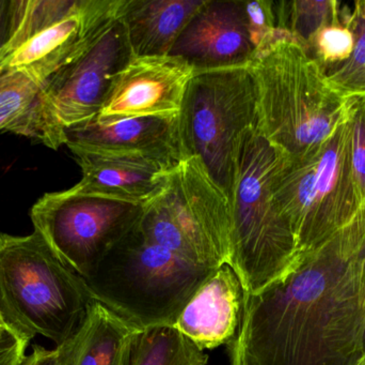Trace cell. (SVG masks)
I'll return each instance as SVG.
<instances>
[{"label": "cell", "mask_w": 365, "mask_h": 365, "mask_svg": "<svg viewBox=\"0 0 365 365\" xmlns=\"http://www.w3.org/2000/svg\"><path fill=\"white\" fill-rule=\"evenodd\" d=\"M365 201L278 280L245 294L230 365H351L364 353Z\"/></svg>", "instance_id": "1"}, {"label": "cell", "mask_w": 365, "mask_h": 365, "mask_svg": "<svg viewBox=\"0 0 365 365\" xmlns=\"http://www.w3.org/2000/svg\"><path fill=\"white\" fill-rule=\"evenodd\" d=\"M257 128L283 156L306 154L355 113L357 98L334 87L325 69L289 34L255 54Z\"/></svg>", "instance_id": "2"}, {"label": "cell", "mask_w": 365, "mask_h": 365, "mask_svg": "<svg viewBox=\"0 0 365 365\" xmlns=\"http://www.w3.org/2000/svg\"><path fill=\"white\" fill-rule=\"evenodd\" d=\"M94 301L85 279L68 268L38 231L0 233V319L14 336L70 340Z\"/></svg>", "instance_id": "3"}, {"label": "cell", "mask_w": 365, "mask_h": 365, "mask_svg": "<svg viewBox=\"0 0 365 365\" xmlns=\"http://www.w3.org/2000/svg\"><path fill=\"white\" fill-rule=\"evenodd\" d=\"M216 270L151 241L137 223L85 281L94 301L143 331L173 327Z\"/></svg>", "instance_id": "4"}, {"label": "cell", "mask_w": 365, "mask_h": 365, "mask_svg": "<svg viewBox=\"0 0 365 365\" xmlns=\"http://www.w3.org/2000/svg\"><path fill=\"white\" fill-rule=\"evenodd\" d=\"M281 156L257 126L247 129L238 141L227 265L245 294L257 293L278 280L299 257L293 233L272 201V176Z\"/></svg>", "instance_id": "5"}, {"label": "cell", "mask_w": 365, "mask_h": 365, "mask_svg": "<svg viewBox=\"0 0 365 365\" xmlns=\"http://www.w3.org/2000/svg\"><path fill=\"white\" fill-rule=\"evenodd\" d=\"M353 118L306 154H282L272 176V201L289 224L299 255L327 241L364 204L354 176Z\"/></svg>", "instance_id": "6"}, {"label": "cell", "mask_w": 365, "mask_h": 365, "mask_svg": "<svg viewBox=\"0 0 365 365\" xmlns=\"http://www.w3.org/2000/svg\"><path fill=\"white\" fill-rule=\"evenodd\" d=\"M143 235L200 266L218 268L231 252V204L197 156L170 171L160 194L143 205Z\"/></svg>", "instance_id": "7"}, {"label": "cell", "mask_w": 365, "mask_h": 365, "mask_svg": "<svg viewBox=\"0 0 365 365\" xmlns=\"http://www.w3.org/2000/svg\"><path fill=\"white\" fill-rule=\"evenodd\" d=\"M180 120L185 158H199L231 201L238 141L257 122V90L249 64L195 71Z\"/></svg>", "instance_id": "8"}, {"label": "cell", "mask_w": 365, "mask_h": 365, "mask_svg": "<svg viewBox=\"0 0 365 365\" xmlns=\"http://www.w3.org/2000/svg\"><path fill=\"white\" fill-rule=\"evenodd\" d=\"M143 205L79 192L75 186L47 193L30 216L53 252L88 279L109 251L140 220Z\"/></svg>", "instance_id": "9"}, {"label": "cell", "mask_w": 365, "mask_h": 365, "mask_svg": "<svg viewBox=\"0 0 365 365\" xmlns=\"http://www.w3.org/2000/svg\"><path fill=\"white\" fill-rule=\"evenodd\" d=\"M133 58L121 19L81 58L58 71L42 92V144H66V130L98 117L115 77Z\"/></svg>", "instance_id": "10"}, {"label": "cell", "mask_w": 365, "mask_h": 365, "mask_svg": "<svg viewBox=\"0 0 365 365\" xmlns=\"http://www.w3.org/2000/svg\"><path fill=\"white\" fill-rule=\"evenodd\" d=\"M195 69L177 56L134 57L115 77L98 119L178 117Z\"/></svg>", "instance_id": "11"}, {"label": "cell", "mask_w": 365, "mask_h": 365, "mask_svg": "<svg viewBox=\"0 0 365 365\" xmlns=\"http://www.w3.org/2000/svg\"><path fill=\"white\" fill-rule=\"evenodd\" d=\"M255 53L245 1L207 0L185 28L170 55L202 71L249 64Z\"/></svg>", "instance_id": "12"}, {"label": "cell", "mask_w": 365, "mask_h": 365, "mask_svg": "<svg viewBox=\"0 0 365 365\" xmlns=\"http://www.w3.org/2000/svg\"><path fill=\"white\" fill-rule=\"evenodd\" d=\"M83 178L79 192L145 205L160 194L179 163L140 154H115L66 144Z\"/></svg>", "instance_id": "13"}, {"label": "cell", "mask_w": 365, "mask_h": 365, "mask_svg": "<svg viewBox=\"0 0 365 365\" xmlns=\"http://www.w3.org/2000/svg\"><path fill=\"white\" fill-rule=\"evenodd\" d=\"M244 299L240 279L225 264L195 291L173 327L201 351L227 346L240 330Z\"/></svg>", "instance_id": "14"}, {"label": "cell", "mask_w": 365, "mask_h": 365, "mask_svg": "<svg viewBox=\"0 0 365 365\" xmlns=\"http://www.w3.org/2000/svg\"><path fill=\"white\" fill-rule=\"evenodd\" d=\"M66 144L115 154H140L180 163L185 160L178 117L98 118L66 130Z\"/></svg>", "instance_id": "15"}, {"label": "cell", "mask_w": 365, "mask_h": 365, "mask_svg": "<svg viewBox=\"0 0 365 365\" xmlns=\"http://www.w3.org/2000/svg\"><path fill=\"white\" fill-rule=\"evenodd\" d=\"M128 0H76L63 19L0 60V73L29 66L53 54L98 42L122 16Z\"/></svg>", "instance_id": "16"}, {"label": "cell", "mask_w": 365, "mask_h": 365, "mask_svg": "<svg viewBox=\"0 0 365 365\" xmlns=\"http://www.w3.org/2000/svg\"><path fill=\"white\" fill-rule=\"evenodd\" d=\"M93 44L57 51L29 66L0 73V132L42 144L40 101L51 77L81 58Z\"/></svg>", "instance_id": "17"}, {"label": "cell", "mask_w": 365, "mask_h": 365, "mask_svg": "<svg viewBox=\"0 0 365 365\" xmlns=\"http://www.w3.org/2000/svg\"><path fill=\"white\" fill-rule=\"evenodd\" d=\"M207 0H128L122 21L134 57L170 55Z\"/></svg>", "instance_id": "18"}, {"label": "cell", "mask_w": 365, "mask_h": 365, "mask_svg": "<svg viewBox=\"0 0 365 365\" xmlns=\"http://www.w3.org/2000/svg\"><path fill=\"white\" fill-rule=\"evenodd\" d=\"M140 334L141 330L93 301L75 334L71 365H130Z\"/></svg>", "instance_id": "19"}, {"label": "cell", "mask_w": 365, "mask_h": 365, "mask_svg": "<svg viewBox=\"0 0 365 365\" xmlns=\"http://www.w3.org/2000/svg\"><path fill=\"white\" fill-rule=\"evenodd\" d=\"M208 355L173 327H156L139 334L130 365H206Z\"/></svg>", "instance_id": "20"}, {"label": "cell", "mask_w": 365, "mask_h": 365, "mask_svg": "<svg viewBox=\"0 0 365 365\" xmlns=\"http://www.w3.org/2000/svg\"><path fill=\"white\" fill-rule=\"evenodd\" d=\"M340 2L334 0H297L276 2L278 26L287 30L304 49L326 26L344 23Z\"/></svg>", "instance_id": "21"}, {"label": "cell", "mask_w": 365, "mask_h": 365, "mask_svg": "<svg viewBox=\"0 0 365 365\" xmlns=\"http://www.w3.org/2000/svg\"><path fill=\"white\" fill-rule=\"evenodd\" d=\"M344 23L354 34L353 54L346 62L326 73L331 85L339 91L345 96L359 98L365 91V0L354 4L353 11L345 16Z\"/></svg>", "instance_id": "22"}, {"label": "cell", "mask_w": 365, "mask_h": 365, "mask_svg": "<svg viewBox=\"0 0 365 365\" xmlns=\"http://www.w3.org/2000/svg\"><path fill=\"white\" fill-rule=\"evenodd\" d=\"M355 40L344 23L332 24L319 30L307 51L321 64L326 72L346 62L353 54Z\"/></svg>", "instance_id": "23"}, {"label": "cell", "mask_w": 365, "mask_h": 365, "mask_svg": "<svg viewBox=\"0 0 365 365\" xmlns=\"http://www.w3.org/2000/svg\"><path fill=\"white\" fill-rule=\"evenodd\" d=\"M245 11L249 34L257 53L287 31L279 28L274 1H245Z\"/></svg>", "instance_id": "24"}, {"label": "cell", "mask_w": 365, "mask_h": 365, "mask_svg": "<svg viewBox=\"0 0 365 365\" xmlns=\"http://www.w3.org/2000/svg\"><path fill=\"white\" fill-rule=\"evenodd\" d=\"M351 159L358 194L365 201V96L357 98L353 118Z\"/></svg>", "instance_id": "25"}, {"label": "cell", "mask_w": 365, "mask_h": 365, "mask_svg": "<svg viewBox=\"0 0 365 365\" xmlns=\"http://www.w3.org/2000/svg\"><path fill=\"white\" fill-rule=\"evenodd\" d=\"M75 349V334L64 344L53 349H46L34 344L30 355L19 365H71Z\"/></svg>", "instance_id": "26"}, {"label": "cell", "mask_w": 365, "mask_h": 365, "mask_svg": "<svg viewBox=\"0 0 365 365\" xmlns=\"http://www.w3.org/2000/svg\"><path fill=\"white\" fill-rule=\"evenodd\" d=\"M29 342L6 331L0 344V365H19L25 359Z\"/></svg>", "instance_id": "27"}, {"label": "cell", "mask_w": 365, "mask_h": 365, "mask_svg": "<svg viewBox=\"0 0 365 365\" xmlns=\"http://www.w3.org/2000/svg\"><path fill=\"white\" fill-rule=\"evenodd\" d=\"M14 21V0H0V53L8 44Z\"/></svg>", "instance_id": "28"}, {"label": "cell", "mask_w": 365, "mask_h": 365, "mask_svg": "<svg viewBox=\"0 0 365 365\" xmlns=\"http://www.w3.org/2000/svg\"><path fill=\"white\" fill-rule=\"evenodd\" d=\"M6 331H8V330L6 329L4 323H2L1 319H0V344H1L2 340H4Z\"/></svg>", "instance_id": "29"}, {"label": "cell", "mask_w": 365, "mask_h": 365, "mask_svg": "<svg viewBox=\"0 0 365 365\" xmlns=\"http://www.w3.org/2000/svg\"><path fill=\"white\" fill-rule=\"evenodd\" d=\"M351 365H365V351H364L362 355Z\"/></svg>", "instance_id": "30"}, {"label": "cell", "mask_w": 365, "mask_h": 365, "mask_svg": "<svg viewBox=\"0 0 365 365\" xmlns=\"http://www.w3.org/2000/svg\"><path fill=\"white\" fill-rule=\"evenodd\" d=\"M362 345H364V351H365V329H364V341H362Z\"/></svg>", "instance_id": "31"}, {"label": "cell", "mask_w": 365, "mask_h": 365, "mask_svg": "<svg viewBox=\"0 0 365 365\" xmlns=\"http://www.w3.org/2000/svg\"><path fill=\"white\" fill-rule=\"evenodd\" d=\"M365 96V91H364V94H362V96ZM359 98H360V96H359Z\"/></svg>", "instance_id": "32"}]
</instances>
